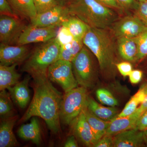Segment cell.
I'll return each instance as SVG.
<instances>
[{
    "mask_svg": "<svg viewBox=\"0 0 147 147\" xmlns=\"http://www.w3.org/2000/svg\"><path fill=\"white\" fill-rule=\"evenodd\" d=\"M37 13H43L61 5L59 0H34Z\"/></svg>",
    "mask_w": 147,
    "mask_h": 147,
    "instance_id": "cell-30",
    "label": "cell"
},
{
    "mask_svg": "<svg viewBox=\"0 0 147 147\" xmlns=\"http://www.w3.org/2000/svg\"><path fill=\"white\" fill-rule=\"evenodd\" d=\"M134 11V15L139 18L147 26V0L139 2Z\"/></svg>",
    "mask_w": 147,
    "mask_h": 147,
    "instance_id": "cell-32",
    "label": "cell"
},
{
    "mask_svg": "<svg viewBox=\"0 0 147 147\" xmlns=\"http://www.w3.org/2000/svg\"><path fill=\"white\" fill-rule=\"evenodd\" d=\"M85 45L71 62L74 76L78 85L86 88H93L96 73L90 50Z\"/></svg>",
    "mask_w": 147,
    "mask_h": 147,
    "instance_id": "cell-6",
    "label": "cell"
},
{
    "mask_svg": "<svg viewBox=\"0 0 147 147\" xmlns=\"http://www.w3.org/2000/svg\"><path fill=\"white\" fill-rule=\"evenodd\" d=\"M61 26L68 29L74 39L83 40L90 27L77 17L70 16Z\"/></svg>",
    "mask_w": 147,
    "mask_h": 147,
    "instance_id": "cell-24",
    "label": "cell"
},
{
    "mask_svg": "<svg viewBox=\"0 0 147 147\" xmlns=\"http://www.w3.org/2000/svg\"><path fill=\"white\" fill-rule=\"evenodd\" d=\"M129 81L132 84H137L141 82L143 76V72L140 70H134L129 75Z\"/></svg>",
    "mask_w": 147,
    "mask_h": 147,
    "instance_id": "cell-38",
    "label": "cell"
},
{
    "mask_svg": "<svg viewBox=\"0 0 147 147\" xmlns=\"http://www.w3.org/2000/svg\"><path fill=\"white\" fill-rule=\"evenodd\" d=\"M117 39V49L121 57L125 60L137 61L138 47L134 38L122 37Z\"/></svg>",
    "mask_w": 147,
    "mask_h": 147,
    "instance_id": "cell-20",
    "label": "cell"
},
{
    "mask_svg": "<svg viewBox=\"0 0 147 147\" xmlns=\"http://www.w3.org/2000/svg\"><path fill=\"white\" fill-rule=\"evenodd\" d=\"M31 53L26 45H10L1 43L0 65L9 66L26 60Z\"/></svg>",
    "mask_w": 147,
    "mask_h": 147,
    "instance_id": "cell-12",
    "label": "cell"
},
{
    "mask_svg": "<svg viewBox=\"0 0 147 147\" xmlns=\"http://www.w3.org/2000/svg\"><path fill=\"white\" fill-rule=\"evenodd\" d=\"M17 134L21 139L31 141L37 145H40L41 141V135L37 118L32 117L30 123L21 125L18 129Z\"/></svg>",
    "mask_w": 147,
    "mask_h": 147,
    "instance_id": "cell-18",
    "label": "cell"
},
{
    "mask_svg": "<svg viewBox=\"0 0 147 147\" xmlns=\"http://www.w3.org/2000/svg\"><path fill=\"white\" fill-rule=\"evenodd\" d=\"M88 96L87 88L84 87H77L65 92L60 109L61 122L70 125L86 106Z\"/></svg>",
    "mask_w": 147,
    "mask_h": 147,
    "instance_id": "cell-5",
    "label": "cell"
},
{
    "mask_svg": "<svg viewBox=\"0 0 147 147\" xmlns=\"http://www.w3.org/2000/svg\"><path fill=\"white\" fill-rule=\"evenodd\" d=\"M32 77L33 97L19 123L26 121L32 117H40L45 121L52 132L58 133L61 129L60 109L63 96L53 86L47 74Z\"/></svg>",
    "mask_w": 147,
    "mask_h": 147,
    "instance_id": "cell-1",
    "label": "cell"
},
{
    "mask_svg": "<svg viewBox=\"0 0 147 147\" xmlns=\"http://www.w3.org/2000/svg\"><path fill=\"white\" fill-rule=\"evenodd\" d=\"M0 13L1 15L19 18L13 11L7 0H0Z\"/></svg>",
    "mask_w": 147,
    "mask_h": 147,
    "instance_id": "cell-33",
    "label": "cell"
},
{
    "mask_svg": "<svg viewBox=\"0 0 147 147\" xmlns=\"http://www.w3.org/2000/svg\"><path fill=\"white\" fill-rule=\"evenodd\" d=\"M14 13L18 17L30 21L37 13L34 0H7Z\"/></svg>",
    "mask_w": 147,
    "mask_h": 147,
    "instance_id": "cell-19",
    "label": "cell"
},
{
    "mask_svg": "<svg viewBox=\"0 0 147 147\" xmlns=\"http://www.w3.org/2000/svg\"><path fill=\"white\" fill-rule=\"evenodd\" d=\"M86 107L92 114L104 121H111L119 114L117 109L115 107H104L89 96L87 100Z\"/></svg>",
    "mask_w": 147,
    "mask_h": 147,
    "instance_id": "cell-22",
    "label": "cell"
},
{
    "mask_svg": "<svg viewBox=\"0 0 147 147\" xmlns=\"http://www.w3.org/2000/svg\"><path fill=\"white\" fill-rule=\"evenodd\" d=\"M78 144L76 142L74 135L70 136L68 138L65 144V147H78Z\"/></svg>",
    "mask_w": 147,
    "mask_h": 147,
    "instance_id": "cell-41",
    "label": "cell"
},
{
    "mask_svg": "<svg viewBox=\"0 0 147 147\" xmlns=\"http://www.w3.org/2000/svg\"><path fill=\"white\" fill-rule=\"evenodd\" d=\"M113 147V136L105 134L98 142L94 147Z\"/></svg>",
    "mask_w": 147,
    "mask_h": 147,
    "instance_id": "cell-37",
    "label": "cell"
},
{
    "mask_svg": "<svg viewBox=\"0 0 147 147\" xmlns=\"http://www.w3.org/2000/svg\"><path fill=\"white\" fill-rule=\"evenodd\" d=\"M83 40L74 39L71 43L61 47L58 60L72 62L84 46Z\"/></svg>",
    "mask_w": 147,
    "mask_h": 147,
    "instance_id": "cell-26",
    "label": "cell"
},
{
    "mask_svg": "<svg viewBox=\"0 0 147 147\" xmlns=\"http://www.w3.org/2000/svg\"><path fill=\"white\" fill-rule=\"evenodd\" d=\"M145 134H146V136L147 137V129L146 130H145L144 131Z\"/></svg>",
    "mask_w": 147,
    "mask_h": 147,
    "instance_id": "cell-43",
    "label": "cell"
},
{
    "mask_svg": "<svg viewBox=\"0 0 147 147\" xmlns=\"http://www.w3.org/2000/svg\"><path fill=\"white\" fill-rule=\"evenodd\" d=\"M134 128L140 131H145L147 129V110L141 114L137 120Z\"/></svg>",
    "mask_w": 147,
    "mask_h": 147,
    "instance_id": "cell-36",
    "label": "cell"
},
{
    "mask_svg": "<svg viewBox=\"0 0 147 147\" xmlns=\"http://www.w3.org/2000/svg\"><path fill=\"white\" fill-rule=\"evenodd\" d=\"M141 113L138 109L130 115L123 117H116L110 121L106 134L114 136L120 132L134 128Z\"/></svg>",
    "mask_w": 147,
    "mask_h": 147,
    "instance_id": "cell-16",
    "label": "cell"
},
{
    "mask_svg": "<svg viewBox=\"0 0 147 147\" xmlns=\"http://www.w3.org/2000/svg\"><path fill=\"white\" fill-rule=\"evenodd\" d=\"M113 147H147V137L144 131L131 129L114 135Z\"/></svg>",
    "mask_w": 147,
    "mask_h": 147,
    "instance_id": "cell-13",
    "label": "cell"
},
{
    "mask_svg": "<svg viewBox=\"0 0 147 147\" xmlns=\"http://www.w3.org/2000/svg\"><path fill=\"white\" fill-rule=\"evenodd\" d=\"M139 2L144 1H146V0H137Z\"/></svg>",
    "mask_w": 147,
    "mask_h": 147,
    "instance_id": "cell-44",
    "label": "cell"
},
{
    "mask_svg": "<svg viewBox=\"0 0 147 147\" xmlns=\"http://www.w3.org/2000/svg\"><path fill=\"white\" fill-rule=\"evenodd\" d=\"M18 119L17 115L2 119L0 125V147H12L18 145L13 131Z\"/></svg>",
    "mask_w": 147,
    "mask_h": 147,
    "instance_id": "cell-17",
    "label": "cell"
},
{
    "mask_svg": "<svg viewBox=\"0 0 147 147\" xmlns=\"http://www.w3.org/2000/svg\"><path fill=\"white\" fill-rule=\"evenodd\" d=\"M47 76L51 82L59 85L65 92L78 87L71 62L58 60L48 67Z\"/></svg>",
    "mask_w": 147,
    "mask_h": 147,
    "instance_id": "cell-7",
    "label": "cell"
},
{
    "mask_svg": "<svg viewBox=\"0 0 147 147\" xmlns=\"http://www.w3.org/2000/svg\"><path fill=\"white\" fill-rule=\"evenodd\" d=\"M144 86L145 90H146V95L144 101L140 104L138 108H137L139 112L142 114L144 111L147 110V83L144 84Z\"/></svg>",
    "mask_w": 147,
    "mask_h": 147,
    "instance_id": "cell-40",
    "label": "cell"
},
{
    "mask_svg": "<svg viewBox=\"0 0 147 147\" xmlns=\"http://www.w3.org/2000/svg\"><path fill=\"white\" fill-rule=\"evenodd\" d=\"M122 9L134 10L138 6L137 0H116Z\"/></svg>",
    "mask_w": 147,
    "mask_h": 147,
    "instance_id": "cell-34",
    "label": "cell"
},
{
    "mask_svg": "<svg viewBox=\"0 0 147 147\" xmlns=\"http://www.w3.org/2000/svg\"><path fill=\"white\" fill-rule=\"evenodd\" d=\"M21 19L18 17L1 15V43L16 45L19 38L27 26Z\"/></svg>",
    "mask_w": 147,
    "mask_h": 147,
    "instance_id": "cell-8",
    "label": "cell"
},
{
    "mask_svg": "<svg viewBox=\"0 0 147 147\" xmlns=\"http://www.w3.org/2000/svg\"><path fill=\"white\" fill-rule=\"evenodd\" d=\"M96 95L98 100L102 104L113 107L118 105L117 100L108 90L98 89L96 90Z\"/></svg>",
    "mask_w": 147,
    "mask_h": 147,
    "instance_id": "cell-28",
    "label": "cell"
},
{
    "mask_svg": "<svg viewBox=\"0 0 147 147\" xmlns=\"http://www.w3.org/2000/svg\"><path fill=\"white\" fill-rule=\"evenodd\" d=\"M146 95V90L143 84L139 91L129 100L123 110L116 117H126L134 113L139 107V105L144 101Z\"/></svg>",
    "mask_w": 147,
    "mask_h": 147,
    "instance_id": "cell-25",
    "label": "cell"
},
{
    "mask_svg": "<svg viewBox=\"0 0 147 147\" xmlns=\"http://www.w3.org/2000/svg\"><path fill=\"white\" fill-rule=\"evenodd\" d=\"M117 69L124 77L128 76L132 71V65L128 62H123L117 63Z\"/></svg>",
    "mask_w": 147,
    "mask_h": 147,
    "instance_id": "cell-35",
    "label": "cell"
},
{
    "mask_svg": "<svg viewBox=\"0 0 147 147\" xmlns=\"http://www.w3.org/2000/svg\"><path fill=\"white\" fill-rule=\"evenodd\" d=\"M17 64L6 66L0 65V90L1 91L10 88L19 82L21 77L16 70Z\"/></svg>",
    "mask_w": 147,
    "mask_h": 147,
    "instance_id": "cell-21",
    "label": "cell"
},
{
    "mask_svg": "<svg viewBox=\"0 0 147 147\" xmlns=\"http://www.w3.org/2000/svg\"><path fill=\"white\" fill-rule=\"evenodd\" d=\"M56 38L61 47L71 43L74 39L68 29L63 26H61L58 29Z\"/></svg>",
    "mask_w": 147,
    "mask_h": 147,
    "instance_id": "cell-31",
    "label": "cell"
},
{
    "mask_svg": "<svg viewBox=\"0 0 147 147\" xmlns=\"http://www.w3.org/2000/svg\"><path fill=\"white\" fill-rule=\"evenodd\" d=\"M74 134L83 144L87 147H94L97 143L84 111L70 124Z\"/></svg>",
    "mask_w": 147,
    "mask_h": 147,
    "instance_id": "cell-14",
    "label": "cell"
},
{
    "mask_svg": "<svg viewBox=\"0 0 147 147\" xmlns=\"http://www.w3.org/2000/svg\"><path fill=\"white\" fill-rule=\"evenodd\" d=\"M31 79L29 74L21 82L9 89L11 98L13 102L19 108H26L30 99V91L28 85Z\"/></svg>",
    "mask_w": 147,
    "mask_h": 147,
    "instance_id": "cell-15",
    "label": "cell"
},
{
    "mask_svg": "<svg viewBox=\"0 0 147 147\" xmlns=\"http://www.w3.org/2000/svg\"><path fill=\"white\" fill-rule=\"evenodd\" d=\"M114 24L112 32L117 38H134L147 30V26L135 15L125 16Z\"/></svg>",
    "mask_w": 147,
    "mask_h": 147,
    "instance_id": "cell-10",
    "label": "cell"
},
{
    "mask_svg": "<svg viewBox=\"0 0 147 147\" xmlns=\"http://www.w3.org/2000/svg\"><path fill=\"white\" fill-rule=\"evenodd\" d=\"M73 0H59L61 4L63 5L68 6Z\"/></svg>",
    "mask_w": 147,
    "mask_h": 147,
    "instance_id": "cell-42",
    "label": "cell"
},
{
    "mask_svg": "<svg viewBox=\"0 0 147 147\" xmlns=\"http://www.w3.org/2000/svg\"><path fill=\"white\" fill-rule=\"evenodd\" d=\"M98 2L110 8L122 10L116 0H96Z\"/></svg>",
    "mask_w": 147,
    "mask_h": 147,
    "instance_id": "cell-39",
    "label": "cell"
},
{
    "mask_svg": "<svg viewBox=\"0 0 147 147\" xmlns=\"http://www.w3.org/2000/svg\"><path fill=\"white\" fill-rule=\"evenodd\" d=\"M61 26L42 27L27 26L16 45H27L32 43L45 42L56 38Z\"/></svg>",
    "mask_w": 147,
    "mask_h": 147,
    "instance_id": "cell-9",
    "label": "cell"
},
{
    "mask_svg": "<svg viewBox=\"0 0 147 147\" xmlns=\"http://www.w3.org/2000/svg\"><path fill=\"white\" fill-rule=\"evenodd\" d=\"M138 47L137 61L144 59L147 56V30L134 38Z\"/></svg>",
    "mask_w": 147,
    "mask_h": 147,
    "instance_id": "cell-29",
    "label": "cell"
},
{
    "mask_svg": "<svg viewBox=\"0 0 147 147\" xmlns=\"http://www.w3.org/2000/svg\"><path fill=\"white\" fill-rule=\"evenodd\" d=\"M83 41L97 59L102 73L114 75L117 69L115 47L110 34L105 29L90 27Z\"/></svg>",
    "mask_w": 147,
    "mask_h": 147,
    "instance_id": "cell-2",
    "label": "cell"
},
{
    "mask_svg": "<svg viewBox=\"0 0 147 147\" xmlns=\"http://www.w3.org/2000/svg\"><path fill=\"white\" fill-rule=\"evenodd\" d=\"M71 16L67 6L59 5L50 10L38 13L30 20V24L37 27L61 26L64 21Z\"/></svg>",
    "mask_w": 147,
    "mask_h": 147,
    "instance_id": "cell-11",
    "label": "cell"
},
{
    "mask_svg": "<svg viewBox=\"0 0 147 147\" xmlns=\"http://www.w3.org/2000/svg\"><path fill=\"white\" fill-rule=\"evenodd\" d=\"M71 16L81 19L92 28L105 29L118 18L115 11L96 0H73L68 6Z\"/></svg>",
    "mask_w": 147,
    "mask_h": 147,
    "instance_id": "cell-3",
    "label": "cell"
},
{
    "mask_svg": "<svg viewBox=\"0 0 147 147\" xmlns=\"http://www.w3.org/2000/svg\"><path fill=\"white\" fill-rule=\"evenodd\" d=\"M83 111L97 143L106 134L110 121L103 120L94 115L88 110L86 106Z\"/></svg>",
    "mask_w": 147,
    "mask_h": 147,
    "instance_id": "cell-23",
    "label": "cell"
},
{
    "mask_svg": "<svg viewBox=\"0 0 147 147\" xmlns=\"http://www.w3.org/2000/svg\"><path fill=\"white\" fill-rule=\"evenodd\" d=\"M61 46L56 38L37 47L25 61L21 70L31 76L47 74L48 67L59 59Z\"/></svg>",
    "mask_w": 147,
    "mask_h": 147,
    "instance_id": "cell-4",
    "label": "cell"
},
{
    "mask_svg": "<svg viewBox=\"0 0 147 147\" xmlns=\"http://www.w3.org/2000/svg\"><path fill=\"white\" fill-rule=\"evenodd\" d=\"M15 115L13 103L9 93L6 90L0 93V116L1 119L7 118Z\"/></svg>",
    "mask_w": 147,
    "mask_h": 147,
    "instance_id": "cell-27",
    "label": "cell"
}]
</instances>
